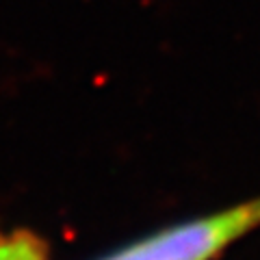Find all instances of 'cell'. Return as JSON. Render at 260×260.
<instances>
[{
  "mask_svg": "<svg viewBox=\"0 0 260 260\" xmlns=\"http://www.w3.org/2000/svg\"><path fill=\"white\" fill-rule=\"evenodd\" d=\"M0 260H46V249L28 232L0 234Z\"/></svg>",
  "mask_w": 260,
  "mask_h": 260,
  "instance_id": "1",
  "label": "cell"
}]
</instances>
